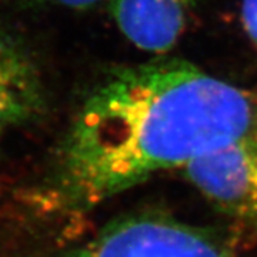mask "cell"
Listing matches in <instances>:
<instances>
[{
    "label": "cell",
    "instance_id": "5b68a950",
    "mask_svg": "<svg viewBox=\"0 0 257 257\" xmlns=\"http://www.w3.org/2000/svg\"><path fill=\"white\" fill-rule=\"evenodd\" d=\"M46 109V89L36 60L0 25V126H20Z\"/></svg>",
    "mask_w": 257,
    "mask_h": 257
},
{
    "label": "cell",
    "instance_id": "52a82bcc",
    "mask_svg": "<svg viewBox=\"0 0 257 257\" xmlns=\"http://www.w3.org/2000/svg\"><path fill=\"white\" fill-rule=\"evenodd\" d=\"M241 20L248 39L257 50V0H241Z\"/></svg>",
    "mask_w": 257,
    "mask_h": 257
},
{
    "label": "cell",
    "instance_id": "8992f818",
    "mask_svg": "<svg viewBox=\"0 0 257 257\" xmlns=\"http://www.w3.org/2000/svg\"><path fill=\"white\" fill-rule=\"evenodd\" d=\"M13 3L16 6L25 8H56V9H70V10H87L99 6L107 0H5Z\"/></svg>",
    "mask_w": 257,
    "mask_h": 257
},
{
    "label": "cell",
    "instance_id": "ba28073f",
    "mask_svg": "<svg viewBox=\"0 0 257 257\" xmlns=\"http://www.w3.org/2000/svg\"><path fill=\"white\" fill-rule=\"evenodd\" d=\"M3 130H5V128L0 126V136H2V133H3Z\"/></svg>",
    "mask_w": 257,
    "mask_h": 257
},
{
    "label": "cell",
    "instance_id": "6da1fadb",
    "mask_svg": "<svg viewBox=\"0 0 257 257\" xmlns=\"http://www.w3.org/2000/svg\"><path fill=\"white\" fill-rule=\"evenodd\" d=\"M257 138V94L179 59L119 67L67 128L50 192L87 210L216 149Z\"/></svg>",
    "mask_w": 257,
    "mask_h": 257
},
{
    "label": "cell",
    "instance_id": "7a4b0ae2",
    "mask_svg": "<svg viewBox=\"0 0 257 257\" xmlns=\"http://www.w3.org/2000/svg\"><path fill=\"white\" fill-rule=\"evenodd\" d=\"M60 257H231V251L210 230L150 211L111 221Z\"/></svg>",
    "mask_w": 257,
    "mask_h": 257
},
{
    "label": "cell",
    "instance_id": "277c9868",
    "mask_svg": "<svg viewBox=\"0 0 257 257\" xmlns=\"http://www.w3.org/2000/svg\"><path fill=\"white\" fill-rule=\"evenodd\" d=\"M113 20L130 43L156 55L173 49L187 20L207 0H109Z\"/></svg>",
    "mask_w": 257,
    "mask_h": 257
},
{
    "label": "cell",
    "instance_id": "3957f363",
    "mask_svg": "<svg viewBox=\"0 0 257 257\" xmlns=\"http://www.w3.org/2000/svg\"><path fill=\"white\" fill-rule=\"evenodd\" d=\"M183 172L209 202L257 230V138L209 152L187 163Z\"/></svg>",
    "mask_w": 257,
    "mask_h": 257
}]
</instances>
